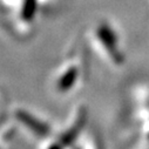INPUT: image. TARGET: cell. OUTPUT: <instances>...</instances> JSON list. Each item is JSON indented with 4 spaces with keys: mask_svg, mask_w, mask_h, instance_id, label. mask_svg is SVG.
Listing matches in <instances>:
<instances>
[{
    "mask_svg": "<svg viewBox=\"0 0 149 149\" xmlns=\"http://www.w3.org/2000/svg\"><path fill=\"white\" fill-rule=\"evenodd\" d=\"M97 38L116 63H123V55L118 48V39L114 34V31H111L108 25L101 24L97 28Z\"/></svg>",
    "mask_w": 149,
    "mask_h": 149,
    "instance_id": "6da1fadb",
    "label": "cell"
},
{
    "mask_svg": "<svg viewBox=\"0 0 149 149\" xmlns=\"http://www.w3.org/2000/svg\"><path fill=\"white\" fill-rule=\"evenodd\" d=\"M15 118L21 123H24L27 128H29L33 133H35L39 136H47L51 133V129L46 123H44L42 121H40L38 119H35L32 114H29L26 110H22V109L17 110L15 111Z\"/></svg>",
    "mask_w": 149,
    "mask_h": 149,
    "instance_id": "7a4b0ae2",
    "label": "cell"
},
{
    "mask_svg": "<svg viewBox=\"0 0 149 149\" xmlns=\"http://www.w3.org/2000/svg\"><path fill=\"white\" fill-rule=\"evenodd\" d=\"M87 121V110L85 108H82L80 111H79V115H78V119L72 126L70 129H68L61 137V144L62 146H69L74 140H75L79 135V133L81 132L82 127H85V123Z\"/></svg>",
    "mask_w": 149,
    "mask_h": 149,
    "instance_id": "3957f363",
    "label": "cell"
},
{
    "mask_svg": "<svg viewBox=\"0 0 149 149\" xmlns=\"http://www.w3.org/2000/svg\"><path fill=\"white\" fill-rule=\"evenodd\" d=\"M79 77V69L77 67H69L62 75L58 82V88L60 92H67L69 91L73 85L77 82Z\"/></svg>",
    "mask_w": 149,
    "mask_h": 149,
    "instance_id": "277c9868",
    "label": "cell"
},
{
    "mask_svg": "<svg viewBox=\"0 0 149 149\" xmlns=\"http://www.w3.org/2000/svg\"><path fill=\"white\" fill-rule=\"evenodd\" d=\"M36 12V0H22L21 6V18L25 21H32Z\"/></svg>",
    "mask_w": 149,
    "mask_h": 149,
    "instance_id": "5b68a950",
    "label": "cell"
},
{
    "mask_svg": "<svg viewBox=\"0 0 149 149\" xmlns=\"http://www.w3.org/2000/svg\"><path fill=\"white\" fill-rule=\"evenodd\" d=\"M49 149H61V148H60V146H56V144H53V146H52V147H51Z\"/></svg>",
    "mask_w": 149,
    "mask_h": 149,
    "instance_id": "8992f818",
    "label": "cell"
}]
</instances>
